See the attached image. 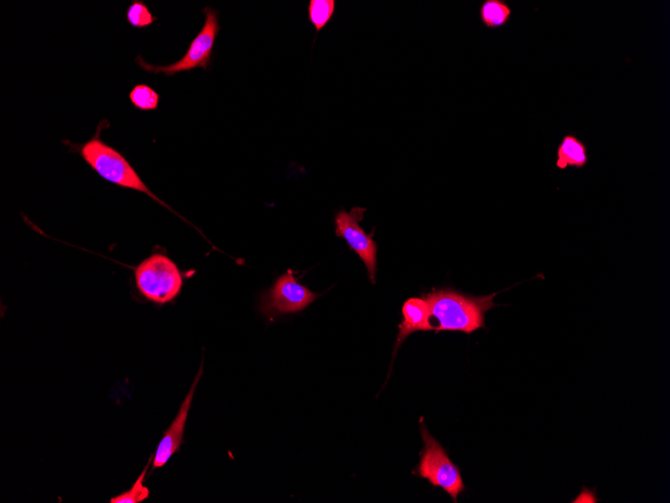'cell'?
Segmentation results:
<instances>
[{"mask_svg": "<svg viewBox=\"0 0 670 503\" xmlns=\"http://www.w3.org/2000/svg\"><path fill=\"white\" fill-rule=\"evenodd\" d=\"M109 127L110 122L104 119L98 124L94 136L87 142L79 144L65 140L63 143L70 148V152L79 154L81 158L104 180L121 188L146 194L161 206L176 214L183 221L193 226L205 239H207L199 228L177 213L146 185L133 165L120 151L108 145L102 139V132Z\"/></svg>", "mask_w": 670, "mask_h": 503, "instance_id": "6da1fadb", "label": "cell"}, {"mask_svg": "<svg viewBox=\"0 0 670 503\" xmlns=\"http://www.w3.org/2000/svg\"><path fill=\"white\" fill-rule=\"evenodd\" d=\"M498 294L472 297L453 290L434 291L422 298L427 302L433 331L472 334L485 328L486 313L497 307Z\"/></svg>", "mask_w": 670, "mask_h": 503, "instance_id": "7a4b0ae2", "label": "cell"}, {"mask_svg": "<svg viewBox=\"0 0 670 503\" xmlns=\"http://www.w3.org/2000/svg\"><path fill=\"white\" fill-rule=\"evenodd\" d=\"M141 296L158 306L174 302L184 286V274L162 251L153 254L132 268Z\"/></svg>", "mask_w": 670, "mask_h": 503, "instance_id": "3957f363", "label": "cell"}, {"mask_svg": "<svg viewBox=\"0 0 670 503\" xmlns=\"http://www.w3.org/2000/svg\"><path fill=\"white\" fill-rule=\"evenodd\" d=\"M205 23L200 33L190 44L186 54L179 61L167 66H154L138 56L135 63L145 72L153 75L164 74L173 77L177 74L190 72L196 69L207 71L212 63L213 52L217 36L221 30L219 13L207 7L203 10Z\"/></svg>", "mask_w": 670, "mask_h": 503, "instance_id": "277c9868", "label": "cell"}, {"mask_svg": "<svg viewBox=\"0 0 670 503\" xmlns=\"http://www.w3.org/2000/svg\"><path fill=\"white\" fill-rule=\"evenodd\" d=\"M421 434L424 449L421 461L414 474L428 479L432 485L444 489L455 502L465 490L462 474L459 467L453 463L442 445L429 433L421 420Z\"/></svg>", "mask_w": 670, "mask_h": 503, "instance_id": "5b68a950", "label": "cell"}, {"mask_svg": "<svg viewBox=\"0 0 670 503\" xmlns=\"http://www.w3.org/2000/svg\"><path fill=\"white\" fill-rule=\"evenodd\" d=\"M366 208L355 207L350 212L342 209L335 214V235L344 238L350 248L364 262L372 283L376 284L378 266V244L374 239L376 229L369 234L361 226Z\"/></svg>", "mask_w": 670, "mask_h": 503, "instance_id": "8992f818", "label": "cell"}, {"mask_svg": "<svg viewBox=\"0 0 670 503\" xmlns=\"http://www.w3.org/2000/svg\"><path fill=\"white\" fill-rule=\"evenodd\" d=\"M320 295L300 285L293 272L282 275L273 287L262 295L260 312L266 317L295 314L304 311Z\"/></svg>", "mask_w": 670, "mask_h": 503, "instance_id": "52a82bcc", "label": "cell"}, {"mask_svg": "<svg viewBox=\"0 0 670 503\" xmlns=\"http://www.w3.org/2000/svg\"><path fill=\"white\" fill-rule=\"evenodd\" d=\"M203 366H201L197 377L195 378L190 391L183 401L178 415L174 419L171 426L164 433L162 440L159 443L155 457L153 460V469L163 467L169 459L179 450L183 443L184 431L188 414L194 398V393L197 385L202 377Z\"/></svg>", "mask_w": 670, "mask_h": 503, "instance_id": "ba28073f", "label": "cell"}, {"mask_svg": "<svg viewBox=\"0 0 670 503\" xmlns=\"http://www.w3.org/2000/svg\"><path fill=\"white\" fill-rule=\"evenodd\" d=\"M402 313L403 321L399 325V335L394 358L402 344L412 334L433 331L429 307L423 298H411L407 300L403 306Z\"/></svg>", "mask_w": 670, "mask_h": 503, "instance_id": "9c48e42d", "label": "cell"}, {"mask_svg": "<svg viewBox=\"0 0 670 503\" xmlns=\"http://www.w3.org/2000/svg\"><path fill=\"white\" fill-rule=\"evenodd\" d=\"M589 162L587 146L576 135H565L556 150V167L583 169Z\"/></svg>", "mask_w": 670, "mask_h": 503, "instance_id": "30bf717a", "label": "cell"}, {"mask_svg": "<svg viewBox=\"0 0 670 503\" xmlns=\"http://www.w3.org/2000/svg\"><path fill=\"white\" fill-rule=\"evenodd\" d=\"M483 26L489 30L506 27L512 19V9L505 0H484L479 9Z\"/></svg>", "mask_w": 670, "mask_h": 503, "instance_id": "8fae6325", "label": "cell"}, {"mask_svg": "<svg viewBox=\"0 0 670 503\" xmlns=\"http://www.w3.org/2000/svg\"><path fill=\"white\" fill-rule=\"evenodd\" d=\"M337 3L334 0H310L307 15L309 23L319 34L332 20Z\"/></svg>", "mask_w": 670, "mask_h": 503, "instance_id": "7c38bea8", "label": "cell"}, {"mask_svg": "<svg viewBox=\"0 0 670 503\" xmlns=\"http://www.w3.org/2000/svg\"><path fill=\"white\" fill-rule=\"evenodd\" d=\"M129 98L132 105L143 112L157 111L161 100L160 95L146 84L135 86L131 90Z\"/></svg>", "mask_w": 670, "mask_h": 503, "instance_id": "4fadbf2b", "label": "cell"}, {"mask_svg": "<svg viewBox=\"0 0 670 503\" xmlns=\"http://www.w3.org/2000/svg\"><path fill=\"white\" fill-rule=\"evenodd\" d=\"M126 18L129 26L138 30L147 29L158 20L140 0H133L127 9Z\"/></svg>", "mask_w": 670, "mask_h": 503, "instance_id": "5bb4252c", "label": "cell"}, {"mask_svg": "<svg viewBox=\"0 0 670 503\" xmlns=\"http://www.w3.org/2000/svg\"><path fill=\"white\" fill-rule=\"evenodd\" d=\"M152 458H150L145 469L140 474L136 482L133 484L132 488L128 491H125L117 496L111 498V503H140L146 500L150 496V490L144 485V480L148 472L149 465L151 464Z\"/></svg>", "mask_w": 670, "mask_h": 503, "instance_id": "9a60e30c", "label": "cell"}]
</instances>
